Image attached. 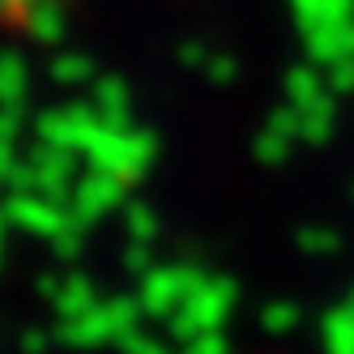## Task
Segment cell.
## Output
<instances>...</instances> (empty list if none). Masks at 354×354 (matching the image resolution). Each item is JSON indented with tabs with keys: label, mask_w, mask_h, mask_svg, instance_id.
I'll return each mask as SVG.
<instances>
[]
</instances>
